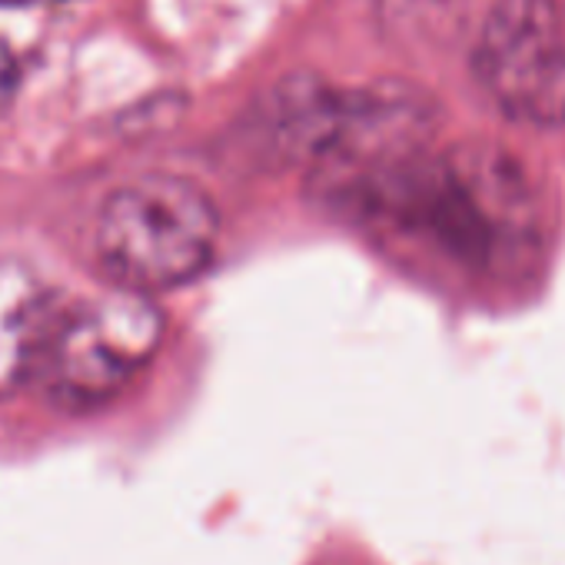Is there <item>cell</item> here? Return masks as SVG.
I'll return each instance as SVG.
<instances>
[{
  "label": "cell",
  "mask_w": 565,
  "mask_h": 565,
  "mask_svg": "<svg viewBox=\"0 0 565 565\" xmlns=\"http://www.w3.org/2000/svg\"><path fill=\"white\" fill-rule=\"evenodd\" d=\"M327 193L356 216L423 243L466 276L512 287L545 256V203L502 147L459 143L436 153L419 143L330 183Z\"/></svg>",
  "instance_id": "6da1fadb"
},
{
  "label": "cell",
  "mask_w": 565,
  "mask_h": 565,
  "mask_svg": "<svg viewBox=\"0 0 565 565\" xmlns=\"http://www.w3.org/2000/svg\"><path fill=\"white\" fill-rule=\"evenodd\" d=\"M220 213L183 177L150 173L117 186L94 223V253L120 290L157 297L186 287L216 256Z\"/></svg>",
  "instance_id": "7a4b0ae2"
},
{
  "label": "cell",
  "mask_w": 565,
  "mask_h": 565,
  "mask_svg": "<svg viewBox=\"0 0 565 565\" xmlns=\"http://www.w3.org/2000/svg\"><path fill=\"white\" fill-rule=\"evenodd\" d=\"M163 313L153 297L114 287L84 300H61L38 383L64 409H94L117 399L157 356Z\"/></svg>",
  "instance_id": "3957f363"
},
{
  "label": "cell",
  "mask_w": 565,
  "mask_h": 565,
  "mask_svg": "<svg viewBox=\"0 0 565 565\" xmlns=\"http://www.w3.org/2000/svg\"><path fill=\"white\" fill-rule=\"evenodd\" d=\"M472 71L492 104L515 124H565V21L555 0H495Z\"/></svg>",
  "instance_id": "277c9868"
},
{
  "label": "cell",
  "mask_w": 565,
  "mask_h": 565,
  "mask_svg": "<svg viewBox=\"0 0 565 565\" xmlns=\"http://www.w3.org/2000/svg\"><path fill=\"white\" fill-rule=\"evenodd\" d=\"M57 303L61 297L31 263L0 256V399L38 376Z\"/></svg>",
  "instance_id": "5b68a950"
}]
</instances>
